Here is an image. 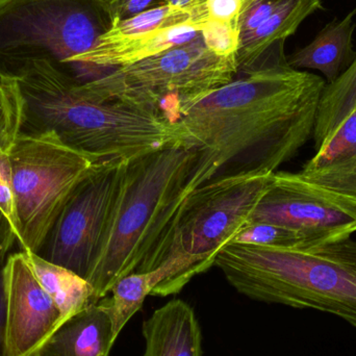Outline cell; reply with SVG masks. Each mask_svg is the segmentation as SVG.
<instances>
[{
	"label": "cell",
	"mask_w": 356,
	"mask_h": 356,
	"mask_svg": "<svg viewBox=\"0 0 356 356\" xmlns=\"http://www.w3.org/2000/svg\"><path fill=\"white\" fill-rule=\"evenodd\" d=\"M261 1V0H242L243 6H242V13L244 12L247 8H250L252 4L257 3V2ZM241 13V14H242Z\"/></svg>",
	"instance_id": "cell-30"
},
{
	"label": "cell",
	"mask_w": 356,
	"mask_h": 356,
	"mask_svg": "<svg viewBox=\"0 0 356 356\" xmlns=\"http://www.w3.org/2000/svg\"><path fill=\"white\" fill-rule=\"evenodd\" d=\"M100 2L113 24L165 4V0H100Z\"/></svg>",
	"instance_id": "cell-24"
},
{
	"label": "cell",
	"mask_w": 356,
	"mask_h": 356,
	"mask_svg": "<svg viewBox=\"0 0 356 356\" xmlns=\"http://www.w3.org/2000/svg\"><path fill=\"white\" fill-rule=\"evenodd\" d=\"M6 282L8 356H33L62 323V313L22 251L6 259Z\"/></svg>",
	"instance_id": "cell-11"
},
{
	"label": "cell",
	"mask_w": 356,
	"mask_h": 356,
	"mask_svg": "<svg viewBox=\"0 0 356 356\" xmlns=\"http://www.w3.org/2000/svg\"><path fill=\"white\" fill-rule=\"evenodd\" d=\"M356 8L342 20L326 25L309 45L296 50L286 60L289 66L314 69L326 77V83H334L355 60L353 37L356 24Z\"/></svg>",
	"instance_id": "cell-16"
},
{
	"label": "cell",
	"mask_w": 356,
	"mask_h": 356,
	"mask_svg": "<svg viewBox=\"0 0 356 356\" xmlns=\"http://www.w3.org/2000/svg\"><path fill=\"white\" fill-rule=\"evenodd\" d=\"M195 152L181 144L127 161L95 265L93 302L135 272L162 265Z\"/></svg>",
	"instance_id": "cell-2"
},
{
	"label": "cell",
	"mask_w": 356,
	"mask_h": 356,
	"mask_svg": "<svg viewBox=\"0 0 356 356\" xmlns=\"http://www.w3.org/2000/svg\"><path fill=\"white\" fill-rule=\"evenodd\" d=\"M207 0H165V4L191 13L200 22L207 20Z\"/></svg>",
	"instance_id": "cell-29"
},
{
	"label": "cell",
	"mask_w": 356,
	"mask_h": 356,
	"mask_svg": "<svg viewBox=\"0 0 356 356\" xmlns=\"http://www.w3.org/2000/svg\"><path fill=\"white\" fill-rule=\"evenodd\" d=\"M201 37L207 49L213 54L221 56H236L240 47L238 27L207 19L201 29Z\"/></svg>",
	"instance_id": "cell-22"
},
{
	"label": "cell",
	"mask_w": 356,
	"mask_h": 356,
	"mask_svg": "<svg viewBox=\"0 0 356 356\" xmlns=\"http://www.w3.org/2000/svg\"><path fill=\"white\" fill-rule=\"evenodd\" d=\"M177 271L178 267L175 261H166L152 271L129 274L113 286L110 309L116 338L127 322L141 309L146 297L152 295V291L161 282L172 278Z\"/></svg>",
	"instance_id": "cell-18"
},
{
	"label": "cell",
	"mask_w": 356,
	"mask_h": 356,
	"mask_svg": "<svg viewBox=\"0 0 356 356\" xmlns=\"http://www.w3.org/2000/svg\"><path fill=\"white\" fill-rule=\"evenodd\" d=\"M112 26L100 0H0V81L38 64L75 81V60Z\"/></svg>",
	"instance_id": "cell-5"
},
{
	"label": "cell",
	"mask_w": 356,
	"mask_h": 356,
	"mask_svg": "<svg viewBox=\"0 0 356 356\" xmlns=\"http://www.w3.org/2000/svg\"><path fill=\"white\" fill-rule=\"evenodd\" d=\"M232 243L280 248L307 247V242L299 232L284 226L263 222L249 224Z\"/></svg>",
	"instance_id": "cell-21"
},
{
	"label": "cell",
	"mask_w": 356,
	"mask_h": 356,
	"mask_svg": "<svg viewBox=\"0 0 356 356\" xmlns=\"http://www.w3.org/2000/svg\"><path fill=\"white\" fill-rule=\"evenodd\" d=\"M205 6L207 19L238 27L242 0H207Z\"/></svg>",
	"instance_id": "cell-26"
},
{
	"label": "cell",
	"mask_w": 356,
	"mask_h": 356,
	"mask_svg": "<svg viewBox=\"0 0 356 356\" xmlns=\"http://www.w3.org/2000/svg\"><path fill=\"white\" fill-rule=\"evenodd\" d=\"M0 209L8 218L17 234L16 202L12 164L8 154H0Z\"/></svg>",
	"instance_id": "cell-23"
},
{
	"label": "cell",
	"mask_w": 356,
	"mask_h": 356,
	"mask_svg": "<svg viewBox=\"0 0 356 356\" xmlns=\"http://www.w3.org/2000/svg\"><path fill=\"white\" fill-rule=\"evenodd\" d=\"M16 81L21 137H52L102 160L129 161L181 144L177 123L117 102L89 99L79 83L42 65Z\"/></svg>",
	"instance_id": "cell-3"
},
{
	"label": "cell",
	"mask_w": 356,
	"mask_h": 356,
	"mask_svg": "<svg viewBox=\"0 0 356 356\" xmlns=\"http://www.w3.org/2000/svg\"><path fill=\"white\" fill-rule=\"evenodd\" d=\"M116 340L104 298L65 319L33 356H108Z\"/></svg>",
	"instance_id": "cell-13"
},
{
	"label": "cell",
	"mask_w": 356,
	"mask_h": 356,
	"mask_svg": "<svg viewBox=\"0 0 356 356\" xmlns=\"http://www.w3.org/2000/svg\"><path fill=\"white\" fill-rule=\"evenodd\" d=\"M325 86L286 63L243 74L188 106L177 124L196 158L182 204L207 182L276 172L292 160L313 137Z\"/></svg>",
	"instance_id": "cell-1"
},
{
	"label": "cell",
	"mask_w": 356,
	"mask_h": 356,
	"mask_svg": "<svg viewBox=\"0 0 356 356\" xmlns=\"http://www.w3.org/2000/svg\"><path fill=\"white\" fill-rule=\"evenodd\" d=\"M323 10L322 0H282L275 12L254 31L241 38L236 54L238 72L242 74L286 64V38L316 10Z\"/></svg>",
	"instance_id": "cell-12"
},
{
	"label": "cell",
	"mask_w": 356,
	"mask_h": 356,
	"mask_svg": "<svg viewBox=\"0 0 356 356\" xmlns=\"http://www.w3.org/2000/svg\"><path fill=\"white\" fill-rule=\"evenodd\" d=\"M282 0H261L252 4L250 8L245 10L241 14L238 21L240 29V39L246 37L261 26L280 6Z\"/></svg>",
	"instance_id": "cell-25"
},
{
	"label": "cell",
	"mask_w": 356,
	"mask_h": 356,
	"mask_svg": "<svg viewBox=\"0 0 356 356\" xmlns=\"http://www.w3.org/2000/svg\"><path fill=\"white\" fill-rule=\"evenodd\" d=\"M305 177L356 197V108L303 165Z\"/></svg>",
	"instance_id": "cell-15"
},
{
	"label": "cell",
	"mask_w": 356,
	"mask_h": 356,
	"mask_svg": "<svg viewBox=\"0 0 356 356\" xmlns=\"http://www.w3.org/2000/svg\"><path fill=\"white\" fill-rule=\"evenodd\" d=\"M356 108V56L346 71L326 83L318 108L313 139L316 150Z\"/></svg>",
	"instance_id": "cell-19"
},
{
	"label": "cell",
	"mask_w": 356,
	"mask_h": 356,
	"mask_svg": "<svg viewBox=\"0 0 356 356\" xmlns=\"http://www.w3.org/2000/svg\"><path fill=\"white\" fill-rule=\"evenodd\" d=\"M127 161H104L74 186L33 251L89 280Z\"/></svg>",
	"instance_id": "cell-9"
},
{
	"label": "cell",
	"mask_w": 356,
	"mask_h": 356,
	"mask_svg": "<svg viewBox=\"0 0 356 356\" xmlns=\"http://www.w3.org/2000/svg\"><path fill=\"white\" fill-rule=\"evenodd\" d=\"M17 213V241L33 252L74 186L106 160L72 149L52 137H21L8 154Z\"/></svg>",
	"instance_id": "cell-8"
},
{
	"label": "cell",
	"mask_w": 356,
	"mask_h": 356,
	"mask_svg": "<svg viewBox=\"0 0 356 356\" xmlns=\"http://www.w3.org/2000/svg\"><path fill=\"white\" fill-rule=\"evenodd\" d=\"M6 259H0V356H8L6 343Z\"/></svg>",
	"instance_id": "cell-27"
},
{
	"label": "cell",
	"mask_w": 356,
	"mask_h": 356,
	"mask_svg": "<svg viewBox=\"0 0 356 356\" xmlns=\"http://www.w3.org/2000/svg\"><path fill=\"white\" fill-rule=\"evenodd\" d=\"M273 173L216 179L191 193L178 211L164 259L177 263L178 272L152 295L177 294L215 266L220 251L251 223Z\"/></svg>",
	"instance_id": "cell-7"
},
{
	"label": "cell",
	"mask_w": 356,
	"mask_h": 356,
	"mask_svg": "<svg viewBox=\"0 0 356 356\" xmlns=\"http://www.w3.org/2000/svg\"><path fill=\"white\" fill-rule=\"evenodd\" d=\"M143 356H202V336L194 309L173 299L143 324Z\"/></svg>",
	"instance_id": "cell-14"
},
{
	"label": "cell",
	"mask_w": 356,
	"mask_h": 356,
	"mask_svg": "<svg viewBox=\"0 0 356 356\" xmlns=\"http://www.w3.org/2000/svg\"><path fill=\"white\" fill-rule=\"evenodd\" d=\"M299 232L307 247L332 244L356 232V197L309 179L276 171L251 218Z\"/></svg>",
	"instance_id": "cell-10"
},
{
	"label": "cell",
	"mask_w": 356,
	"mask_h": 356,
	"mask_svg": "<svg viewBox=\"0 0 356 356\" xmlns=\"http://www.w3.org/2000/svg\"><path fill=\"white\" fill-rule=\"evenodd\" d=\"M16 240L17 234L14 226L0 209V259H8L6 254Z\"/></svg>",
	"instance_id": "cell-28"
},
{
	"label": "cell",
	"mask_w": 356,
	"mask_h": 356,
	"mask_svg": "<svg viewBox=\"0 0 356 356\" xmlns=\"http://www.w3.org/2000/svg\"><path fill=\"white\" fill-rule=\"evenodd\" d=\"M22 98L16 81H0V154H10L20 131Z\"/></svg>",
	"instance_id": "cell-20"
},
{
	"label": "cell",
	"mask_w": 356,
	"mask_h": 356,
	"mask_svg": "<svg viewBox=\"0 0 356 356\" xmlns=\"http://www.w3.org/2000/svg\"><path fill=\"white\" fill-rule=\"evenodd\" d=\"M238 74L236 56L209 51L200 33L190 43L115 69L77 89L93 102L125 104L177 123L188 106Z\"/></svg>",
	"instance_id": "cell-6"
},
{
	"label": "cell",
	"mask_w": 356,
	"mask_h": 356,
	"mask_svg": "<svg viewBox=\"0 0 356 356\" xmlns=\"http://www.w3.org/2000/svg\"><path fill=\"white\" fill-rule=\"evenodd\" d=\"M215 266L248 298L323 312L356 328V240L300 248L230 243Z\"/></svg>",
	"instance_id": "cell-4"
},
{
	"label": "cell",
	"mask_w": 356,
	"mask_h": 356,
	"mask_svg": "<svg viewBox=\"0 0 356 356\" xmlns=\"http://www.w3.org/2000/svg\"><path fill=\"white\" fill-rule=\"evenodd\" d=\"M42 288L60 309L63 321L93 302V289L74 272L35 255L23 252Z\"/></svg>",
	"instance_id": "cell-17"
}]
</instances>
